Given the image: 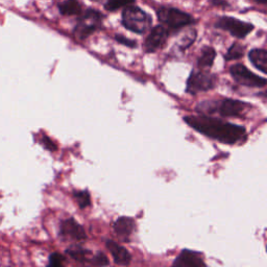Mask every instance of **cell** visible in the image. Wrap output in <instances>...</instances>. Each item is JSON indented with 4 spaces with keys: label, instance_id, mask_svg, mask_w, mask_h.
<instances>
[{
    "label": "cell",
    "instance_id": "obj_11",
    "mask_svg": "<svg viewBox=\"0 0 267 267\" xmlns=\"http://www.w3.org/2000/svg\"><path fill=\"white\" fill-rule=\"evenodd\" d=\"M173 266L180 267H201L206 266L201 253L184 250L173 262Z\"/></svg>",
    "mask_w": 267,
    "mask_h": 267
},
{
    "label": "cell",
    "instance_id": "obj_5",
    "mask_svg": "<svg viewBox=\"0 0 267 267\" xmlns=\"http://www.w3.org/2000/svg\"><path fill=\"white\" fill-rule=\"evenodd\" d=\"M159 21L167 26L169 30H180L184 26L190 25L194 22L191 15L175 8L162 7L157 11Z\"/></svg>",
    "mask_w": 267,
    "mask_h": 267
},
{
    "label": "cell",
    "instance_id": "obj_12",
    "mask_svg": "<svg viewBox=\"0 0 267 267\" xmlns=\"http://www.w3.org/2000/svg\"><path fill=\"white\" fill-rule=\"evenodd\" d=\"M105 246L110 251L111 255L113 256L115 263H117L118 265H128L129 264L130 260H131V255L125 248L116 243L115 241H113V240H106Z\"/></svg>",
    "mask_w": 267,
    "mask_h": 267
},
{
    "label": "cell",
    "instance_id": "obj_22",
    "mask_svg": "<svg viewBox=\"0 0 267 267\" xmlns=\"http://www.w3.org/2000/svg\"><path fill=\"white\" fill-rule=\"evenodd\" d=\"M89 263L94 266H106L109 265V259L103 253H97L94 257H91Z\"/></svg>",
    "mask_w": 267,
    "mask_h": 267
},
{
    "label": "cell",
    "instance_id": "obj_28",
    "mask_svg": "<svg viewBox=\"0 0 267 267\" xmlns=\"http://www.w3.org/2000/svg\"><path fill=\"white\" fill-rule=\"evenodd\" d=\"M91 2H99V0H91Z\"/></svg>",
    "mask_w": 267,
    "mask_h": 267
},
{
    "label": "cell",
    "instance_id": "obj_2",
    "mask_svg": "<svg viewBox=\"0 0 267 267\" xmlns=\"http://www.w3.org/2000/svg\"><path fill=\"white\" fill-rule=\"evenodd\" d=\"M250 105L237 99L206 100L197 104L196 111L202 115L218 113L221 117H241L247 113Z\"/></svg>",
    "mask_w": 267,
    "mask_h": 267
},
{
    "label": "cell",
    "instance_id": "obj_27",
    "mask_svg": "<svg viewBox=\"0 0 267 267\" xmlns=\"http://www.w3.org/2000/svg\"><path fill=\"white\" fill-rule=\"evenodd\" d=\"M254 2L259 4V5H263V6L267 5V0H254Z\"/></svg>",
    "mask_w": 267,
    "mask_h": 267
},
{
    "label": "cell",
    "instance_id": "obj_16",
    "mask_svg": "<svg viewBox=\"0 0 267 267\" xmlns=\"http://www.w3.org/2000/svg\"><path fill=\"white\" fill-rule=\"evenodd\" d=\"M216 57V51L215 49L211 46H205L202 49L201 56L197 60V66L201 69H206L212 67L213 63H214Z\"/></svg>",
    "mask_w": 267,
    "mask_h": 267
},
{
    "label": "cell",
    "instance_id": "obj_13",
    "mask_svg": "<svg viewBox=\"0 0 267 267\" xmlns=\"http://www.w3.org/2000/svg\"><path fill=\"white\" fill-rule=\"evenodd\" d=\"M114 231L115 233L123 240H128L129 236L135 230V220L130 217L121 216L114 222Z\"/></svg>",
    "mask_w": 267,
    "mask_h": 267
},
{
    "label": "cell",
    "instance_id": "obj_18",
    "mask_svg": "<svg viewBox=\"0 0 267 267\" xmlns=\"http://www.w3.org/2000/svg\"><path fill=\"white\" fill-rule=\"evenodd\" d=\"M246 47L239 43H234L229 49L228 52L225 55L226 61H233V60H239L244 56Z\"/></svg>",
    "mask_w": 267,
    "mask_h": 267
},
{
    "label": "cell",
    "instance_id": "obj_23",
    "mask_svg": "<svg viewBox=\"0 0 267 267\" xmlns=\"http://www.w3.org/2000/svg\"><path fill=\"white\" fill-rule=\"evenodd\" d=\"M65 263V257L59 253H53L49 257V266L60 267L63 266Z\"/></svg>",
    "mask_w": 267,
    "mask_h": 267
},
{
    "label": "cell",
    "instance_id": "obj_26",
    "mask_svg": "<svg viewBox=\"0 0 267 267\" xmlns=\"http://www.w3.org/2000/svg\"><path fill=\"white\" fill-rule=\"evenodd\" d=\"M212 4L214 6H217V7H228L229 6V3L226 2V0H211Z\"/></svg>",
    "mask_w": 267,
    "mask_h": 267
},
{
    "label": "cell",
    "instance_id": "obj_24",
    "mask_svg": "<svg viewBox=\"0 0 267 267\" xmlns=\"http://www.w3.org/2000/svg\"><path fill=\"white\" fill-rule=\"evenodd\" d=\"M115 40L119 43V44H122L126 47H129V48H135L137 47V42L135 40H130L122 35H116L115 36Z\"/></svg>",
    "mask_w": 267,
    "mask_h": 267
},
{
    "label": "cell",
    "instance_id": "obj_20",
    "mask_svg": "<svg viewBox=\"0 0 267 267\" xmlns=\"http://www.w3.org/2000/svg\"><path fill=\"white\" fill-rule=\"evenodd\" d=\"M73 196L76 199L79 208L85 209L91 205V197L87 190L84 191H74Z\"/></svg>",
    "mask_w": 267,
    "mask_h": 267
},
{
    "label": "cell",
    "instance_id": "obj_7",
    "mask_svg": "<svg viewBox=\"0 0 267 267\" xmlns=\"http://www.w3.org/2000/svg\"><path fill=\"white\" fill-rule=\"evenodd\" d=\"M215 26L217 29L229 32L233 37L238 39H244L254 31V25L252 23L229 16L220 17L215 23Z\"/></svg>",
    "mask_w": 267,
    "mask_h": 267
},
{
    "label": "cell",
    "instance_id": "obj_21",
    "mask_svg": "<svg viewBox=\"0 0 267 267\" xmlns=\"http://www.w3.org/2000/svg\"><path fill=\"white\" fill-rule=\"evenodd\" d=\"M195 39H196V31L195 30H190L187 33H185L183 38L180 40V49L181 50L187 49L194 43Z\"/></svg>",
    "mask_w": 267,
    "mask_h": 267
},
{
    "label": "cell",
    "instance_id": "obj_17",
    "mask_svg": "<svg viewBox=\"0 0 267 267\" xmlns=\"http://www.w3.org/2000/svg\"><path fill=\"white\" fill-rule=\"evenodd\" d=\"M66 254L79 263H88L91 259V252L81 246H71L66 250Z\"/></svg>",
    "mask_w": 267,
    "mask_h": 267
},
{
    "label": "cell",
    "instance_id": "obj_14",
    "mask_svg": "<svg viewBox=\"0 0 267 267\" xmlns=\"http://www.w3.org/2000/svg\"><path fill=\"white\" fill-rule=\"evenodd\" d=\"M249 59L251 63L264 74L267 73V51L265 49L255 48L250 51Z\"/></svg>",
    "mask_w": 267,
    "mask_h": 267
},
{
    "label": "cell",
    "instance_id": "obj_6",
    "mask_svg": "<svg viewBox=\"0 0 267 267\" xmlns=\"http://www.w3.org/2000/svg\"><path fill=\"white\" fill-rule=\"evenodd\" d=\"M217 84V76L205 70L192 71L187 81L186 91L189 94L195 95L199 92H206L214 89Z\"/></svg>",
    "mask_w": 267,
    "mask_h": 267
},
{
    "label": "cell",
    "instance_id": "obj_25",
    "mask_svg": "<svg viewBox=\"0 0 267 267\" xmlns=\"http://www.w3.org/2000/svg\"><path fill=\"white\" fill-rule=\"evenodd\" d=\"M42 144L44 145V147L45 148H47L48 150H50V151H55L56 149H57V145L53 143L48 137H46V136H44L43 137V139H42Z\"/></svg>",
    "mask_w": 267,
    "mask_h": 267
},
{
    "label": "cell",
    "instance_id": "obj_19",
    "mask_svg": "<svg viewBox=\"0 0 267 267\" xmlns=\"http://www.w3.org/2000/svg\"><path fill=\"white\" fill-rule=\"evenodd\" d=\"M136 0H108L104 4V9L109 12H114L121 8L135 4Z\"/></svg>",
    "mask_w": 267,
    "mask_h": 267
},
{
    "label": "cell",
    "instance_id": "obj_4",
    "mask_svg": "<svg viewBox=\"0 0 267 267\" xmlns=\"http://www.w3.org/2000/svg\"><path fill=\"white\" fill-rule=\"evenodd\" d=\"M102 18L103 16L100 12L93 9L87 10L77 20V24L73 31L74 36L78 40H86L101 28Z\"/></svg>",
    "mask_w": 267,
    "mask_h": 267
},
{
    "label": "cell",
    "instance_id": "obj_1",
    "mask_svg": "<svg viewBox=\"0 0 267 267\" xmlns=\"http://www.w3.org/2000/svg\"><path fill=\"white\" fill-rule=\"evenodd\" d=\"M184 120L204 136L226 144H235L241 141L247 135V130L243 126L209 117L208 115L187 116Z\"/></svg>",
    "mask_w": 267,
    "mask_h": 267
},
{
    "label": "cell",
    "instance_id": "obj_10",
    "mask_svg": "<svg viewBox=\"0 0 267 267\" xmlns=\"http://www.w3.org/2000/svg\"><path fill=\"white\" fill-rule=\"evenodd\" d=\"M60 235L65 239H71L75 241H82L87 238L85 229L73 218H68L62 221Z\"/></svg>",
    "mask_w": 267,
    "mask_h": 267
},
{
    "label": "cell",
    "instance_id": "obj_8",
    "mask_svg": "<svg viewBox=\"0 0 267 267\" xmlns=\"http://www.w3.org/2000/svg\"><path fill=\"white\" fill-rule=\"evenodd\" d=\"M230 72L235 81L242 86L250 88H264L266 86L265 78L256 75L242 64L233 65L230 68Z\"/></svg>",
    "mask_w": 267,
    "mask_h": 267
},
{
    "label": "cell",
    "instance_id": "obj_3",
    "mask_svg": "<svg viewBox=\"0 0 267 267\" xmlns=\"http://www.w3.org/2000/svg\"><path fill=\"white\" fill-rule=\"evenodd\" d=\"M151 17L136 6H127L122 12V25L132 33L142 35L151 26Z\"/></svg>",
    "mask_w": 267,
    "mask_h": 267
},
{
    "label": "cell",
    "instance_id": "obj_15",
    "mask_svg": "<svg viewBox=\"0 0 267 267\" xmlns=\"http://www.w3.org/2000/svg\"><path fill=\"white\" fill-rule=\"evenodd\" d=\"M59 11L64 16H75L81 15L83 8L78 0H64L63 3L58 5Z\"/></svg>",
    "mask_w": 267,
    "mask_h": 267
},
{
    "label": "cell",
    "instance_id": "obj_9",
    "mask_svg": "<svg viewBox=\"0 0 267 267\" xmlns=\"http://www.w3.org/2000/svg\"><path fill=\"white\" fill-rule=\"evenodd\" d=\"M168 38V29H166L164 25H157L150 31L149 35L147 36L144 48L146 52H154L159 48H161Z\"/></svg>",
    "mask_w": 267,
    "mask_h": 267
}]
</instances>
